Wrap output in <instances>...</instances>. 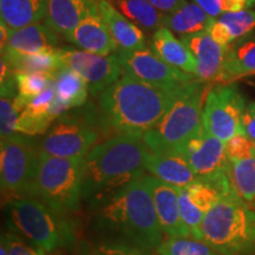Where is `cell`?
I'll return each instance as SVG.
<instances>
[{
  "instance_id": "6da1fadb",
  "label": "cell",
  "mask_w": 255,
  "mask_h": 255,
  "mask_svg": "<svg viewBox=\"0 0 255 255\" xmlns=\"http://www.w3.org/2000/svg\"><path fill=\"white\" fill-rule=\"evenodd\" d=\"M144 175L91 207V227L100 240L121 241L148 252H157L164 233Z\"/></svg>"
},
{
  "instance_id": "7a4b0ae2",
  "label": "cell",
  "mask_w": 255,
  "mask_h": 255,
  "mask_svg": "<svg viewBox=\"0 0 255 255\" xmlns=\"http://www.w3.org/2000/svg\"><path fill=\"white\" fill-rule=\"evenodd\" d=\"M175 90H162L123 73L98 96L95 111L102 133L144 135L170 107Z\"/></svg>"
},
{
  "instance_id": "3957f363",
  "label": "cell",
  "mask_w": 255,
  "mask_h": 255,
  "mask_svg": "<svg viewBox=\"0 0 255 255\" xmlns=\"http://www.w3.org/2000/svg\"><path fill=\"white\" fill-rule=\"evenodd\" d=\"M149 155L143 133H121L95 145L84 158L82 200L91 208L143 176Z\"/></svg>"
},
{
  "instance_id": "277c9868",
  "label": "cell",
  "mask_w": 255,
  "mask_h": 255,
  "mask_svg": "<svg viewBox=\"0 0 255 255\" xmlns=\"http://www.w3.org/2000/svg\"><path fill=\"white\" fill-rule=\"evenodd\" d=\"M9 231L47 253L71 246L76 241L75 225L45 202L32 196L13 197L6 203Z\"/></svg>"
},
{
  "instance_id": "5b68a950",
  "label": "cell",
  "mask_w": 255,
  "mask_h": 255,
  "mask_svg": "<svg viewBox=\"0 0 255 255\" xmlns=\"http://www.w3.org/2000/svg\"><path fill=\"white\" fill-rule=\"evenodd\" d=\"M208 91V83L200 79L183 83L176 88L170 107L157 124L143 135L149 150H176L201 129L203 101H206Z\"/></svg>"
},
{
  "instance_id": "8992f818",
  "label": "cell",
  "mask_w": 255,
  "mask_h": 255,
  "mask_svg": "<svg viewBox=\"0 0 255 255\" xmlns=\"http://www.w3.org/2000/svg\"><path fill=\"white\" fill-rule=\"evenodd\" d=\"M201 234L202 240L221 255L254 254L255 210L233 188L205 215Z\"/></svg>"
},
{
  "instance_id": "52a82bcc",
  "label": "cell",
  "mask_w": 255,
  "mask_h": 255,
  "mask_svg": "<svg viewBox=\"0 0 255 255\" xmlns=\"http://www.w3.org/2000/svg\"><path fill=\"white\" fill-rule=\"evenodd\" d=\"M84 158H60L41 152L40 167L32 197L59 214L70 216L82 202Z\"/></svg>"
},
{
  "instance_id": "ba28073f",
  "label": "cell",
  "mask_w": 255,
  "mask_h": 255,
  "mask_svg": "<svg viewBox=\"0 0 255 255\" xmlns=\"http://www.w3.org/2000/svg\"><path fill=\"white\" fill-rule=\"evenodd\" d=\"M102 130L94 107L64 113L40 139V150L53 157L85 158L97 145Z\"/></svg>"
},
{
  "instance_id": "9c48e42d",
  "label": "cell",
  "mask_w": 255,
  "mask_h": 255,
  "mask_svg": "<svg viewBox=\"0 0 255 255\" xmlns=\"http://www.w3.org/2000/svg\"><path fill=\"white\" fill-rule=\"evenodd\" d=\"M40 139L15 133L0 142V183L13 197L32 196L40 167Z\"/></svg>"
},
{
  "instance_id": "30bf717a",
  "label": "cell",
  "mask_w": 255,
  "mask_h": 255,
  "mask_svg": "<svg viewBox=\"0 0 255 255\" xmlns=\"http://www.w3.org/2000/svg\"><path fill=\"white\" fill-rule=\"evenodd\" d=\"M246 104L237 85L231 83L216 85L206 96L202 111L203 128L210 135L227 143L240 131Z\"/></svg>"
},
{
  "instance_id": "8fae6325",
  "label": "cell",
  "mask_w": 255,
  "mask_h": 255,
  "mask_svg": "<svg viewBox=\"0 0 255 255\" xmlns=\"http://www.w3.org/2000/svg\"><path fill=\"white\" fill-rule=\"evenodd\" d=\"M58 57L60 69L66 68L77 73L94 97H98L123 75L117 52L103 56L84 50L58 49Z\"/></svg>"
},
{
  "instance_id": "7c38bea8",
  "label": "cell",
  "mask_w": 255,
  "mask_h": 255,
  "mask_svg": "<svg viewBox=\"0 0 255 255\" xmlns=\"http://www.w3.org/2000/svg\"><path fill=\"white\" fill-rule=\"evenodd\" d=\"M117 55L123 73L162 90H175L183 83L197 79L191 73L162 62L148 47L133 51L117 50Z\"/></svg>"
},
{
  "instance_id": "4fadbf2b",
  "label": "cell",
  "mask_w": 255,
  "mask_h": 255,
  "mask_svg": "<svg viewBox=\"0 0 255 255\" xmlns=\"http://www.w3.org/2000/svg\"><path fill=\"white\" fill-rule=\"evenodd\" d=\"M174 151L186 158L196 177L209 176L229 168L226 143L210 135L203 126Z\"/></svg>"
},
{
  "instance_id": "5bb4252c",
  "label": "cell",
  "mask_w": 255,
  "mask_h": 255,
  "mask_svg": "<svg viewBox=\"0 0 255 255\" xmlns=\"http://www.w3.org/2000/svg\"><path fill=\"white\" fill-rule=\"evenodd\" d=\"M144 177L151 191L156 214L164 234L168 238L191 235L181 220L178 203L180 188L165 183L150 174H145Z\"/></svg>"
},
{
  "instance_id": "9a60e30c",
  "label": "cell",
  "mask_w": 255,
  "mask_h": 255,
  "mask_svg": "<svg viewBox=\"0 0 255 255\" xmlns=\"http://www.w3.org/2000/svg\"><path fill=\"white\" fill-rule=\"evenodd\" d=\"M66 39L81 50L97 55L110 56L119 50L94 0L85 18Z\"/></svg>"
},
{
  "instance_id": "2e32d148",
  "label": "cell",
  "mask_w": 255,
  "mask_h": 255,
  "mask_svg": "<svg viewBox=\"0 0 255 255\" xmlns=\"http://www.w3.org/2000/svg\"><path fill=\"white\" fill-rule=\"evenodd\" d=\"M196 60V78L203 82H215L228 46H222L213 39L207 31L180 37Z\"/></svg>"
},
{
  "instance_id": "e0dca14e",
  "label": "cell",
  "mask_w": 255,
  "mask_h": 255,
  "mask_svg": "<svg viewBox=\"0 0 255 255\" xmlns=\"http://www.w3.org/2000/svg\"><path fill=\"white\" fill-rule=\"evenodd\" d=\"M102 19L109 28L119 50L146 49L145 34L141 28L121 13L108 0H94Z\"/></svg>"
},
{
  "instance_id": "ac0fdd59",
  "label": "cell",
  "mask_w": 255,
  "mask_h": 255,
  "mask_svg": "<svg viewBox=\"0 0 255 255\" xmlns=\"http://www.w3.org/2000/svg\"><path fill=\"white\" fill-rule=\"evenodd\" d=\"M146 173L177 188L189 186L196 178L186 158L176 151H150L146 162Z\"/></svg>"
},
{
  "instance_id": "d6986e66",
  "label": "cell",
  "mask_w": 255,
  "mask_h": 255,
  "mask_svg": "<svg viewBox=\"0 0 255 255\" xmlns=\"http://www.w3.org/2000/svg\"><path fill=\"white\" fill-rule=\"evenodd\" d=\"M251 75H255V37L246 36L228 46L215 82L229 84Z\"/></svg>"
},
{
  "instance_id": "ffe728a7",
  "label": "cell",
  "mask_w": 255,
  "mask_h": 255,
  "mask_svg": "<svg viewBox=\"0 0 255 255\" xmlns=\"http://www.w3.org/2000/svg\"><path fill=\"white\" fill-rule=\"evenodd\" d=\"M150 50L156 57L168 65L176 68L196 77V60L183 41L174 36L167 27L159 28L152 34Z\"/></svg>"
},
{
  "instance_id": "44dd1931",
  "label": "cell",
  "mask_w": 255,
  "mask_h": 255,
  "mask_svg": "<svg viewBox=\"0 0 255 255\" xmlns=\"http://www.w3.org/2000/svg\"><path fill=\"white\" fill-rule=\"evenodd\" d=\"M92 0H47L44 21L58 36L68 38L85 18Z\"/></svg>"
},
{
  "instance_id": "7402d4cb",
  "label": "cell",
  "mask_w": 255,
  "mask_h": 255,
  "mask_svg": "<svg viewBox=\"0 0 255 255\" xmlns=\"http://www.w3.org/2000/svg\"><path fill=\"white\" fill-rule=\"evenodd\" d=\"M254 31L255 9H242L222 14L213 19L207 30L213 39L222 46L232 45L235 40L250 36Z\"/></svg>"
},
{
  "instance_id": "603a6c76",
  "label": "cell",
  "mask_w": 255,
  "mask_h": 255,
  "mask_svg": "<svg viewBox=\"0 0 255 255\" xmlns=\"http://www.w3.org/2000/svg\"><path fill=\"white\" fill-rule=\"evenodd\" d=\"M58 34L46 24H33L30 26L11 30L5 50L19 53H36L57 50Z\"/></svg>"
},
{
  "instance_id": "cb8c5ba5",
  "label": "cell",
  "mask_w": 255,
  "mask_h": 255,
  "mask_svg": "<svg viewBox=\"0 0 255 255\" xmlns=\"http://www.w3.org/2000/svg\"><path fill=\"white\" fill-rule=\"evenodd\" d=\"M53 84L56 89L55 105L62 115L84 105L90 94L84 79L66 68L57 70L53 73Z\"/></svg>"
},
{
  "instance_id": "d4e9b609",
  "label": "cell",
  "mask_w": 255,
  "mask_h": 255,
  "mask_svg": "<svg viewBox=\"0 0 255 255\" xmlns=\"http://www.w3.org/2000/svg\"><path fill=\"white\" fill-rule=\"evenodd\" d=\"M46 6L47 0H0V17L11 30H18L45 19Z\"/></svg>"
},
{
  "instance_id": "484cf974",
  "label": "cell",
  "mask_w": 255,
  "mask_h": 255,
  "mask_svg": "<svg viewBox=\"0 0 255 255\" xmlns=\"http://www.w3.org/2000/svg\"><path fill=\"white\" fill-rule=\"evenodd\" d=\"M213 19L195 2L186 1L175 11L165 13L164 27L182 37L207 31Z\"/></svg>"
},
{
  "instance_id": "4316f807",
  "label": "cell",
  "mask_w": 255,
  "mask_h": 255,
  "mask_svg": "<svg viewBox=\"0 0 255 255\" xmlns=\"http://www.w3.org/2000/svg\"><path fill=\"white\" fill-rule=\"evenodd\" d=\"M110 2L143 32L154 34L164 27L165 13L159 12L148 0H110Z\"/></svg>"
},
{
  "instance_id": "83f0119b",
  "label": "cell",
  "mask_w": 255,
  "mask_h": 255,
  "mask_svg": "<svg viewBox=\"0 0 255 255\" xmlns=\"http://www.w3.org/2000/svg\"><path fill=\"white\" fill-rule=\"evenodd\" d=\"M0 91V136L1 138H7L18 133V120L26 102L19 96L15 75L1 83Z\"/></svg>"
},
{
  "instance_id": "f1b7e54d",
  "label": "cell",
  "mask_w": 255,
  "mask_h": 255,
  "mask_svg": "<svg viewBox=\"0 0 255 255\" xmlns=\"http://www.w3.org/2000/svg\"><path fill=\"white\" fill-rule=\"evenodd\" d=\"M1 56L7 60L9 68L17 72H46L55 73L60 69L58 49L36 53H19L4 50Z\"/></svg>"
},
{
  "instance_id": "f546056e",
  "label": "cell",
  "mask_w": 255,
  "mask_h": 255,
  "mask_svg": "<svg viewBox=\"0 0 255 255\" xmlns=\"http://www.w3.org/2000/svg\"><path fill=\"white\" fill-rule=\"evenodd\" d=\"M229 178L241 200L255 210V157L229 162Z\"/></svg>"
},
{
  "instance_id": "4dcf8cb0",
  "label": "cell",
  "mask_w": 255,
  "mask_h": 255,
  "mask_svg": "<svg viewBox=\"0 0 255 255\" xmlns=\"http://www.w3.org/2000/svg\"><path fill=\"white\" fill-rule=\"evenodd\" d=\"M157 253L158 255H221L206 241L191 235L168 238L162 242Z\"/></svg>"
},
{
  "instance_id": "1f68e13d",
  "label": "cell",
  "mask_w": 255,
  "mask_h": 255,
  "mask_svg": "<svg viewBox=\"0 0 255 255\" xmlns=\"http://www.w3.org/2000/svg\"><path fill=\"white\" fill-rule=\"evenodd\" d=\"M14 75L19 96L26 103L27 101L33 98L34 96L39 95L53 83V73L17 72Z\"/></svg>"
},
{
  "instance_id": "d6a6232c",
  "label": "cell",
  "mask_w": 255,
  "mask_h": 255,
  "mask_svg": "<svg viewBox=\"0 0 255 255\" xmlns=\"http://www.w3.org/2000/svg\"><path fill=\"white\" fill-rule=\"evenodd\" d=\"M178 203H180V215L183 225L186 226L191 237L202 240L201 234V226H202L205 213H202L197 207L191 202L188 196L186 188H180L178 195Z\"/></svg>"
},
{
  "instance_id": "836d02e7",
  "label": "cell",
  "mask_w": 255,
  "mask_h": 255,
  "mask_svg": "<svg viewBox=\"0 0 255 255\" xmlns=\"http://www.w3.org/2000/svg\"><path fill=\"white\" fill-rule=\"evenodd\" d=\"M209 17L219 18L229 12H239L255 6V0H193Z\"/></svg>"
},
{
  "instance_id": "e575fe53",
  "label": "cell",
  "mask_w": 255,
  "mask_h": 255,
  "mask_svg": "<svg viewBox=\"0 0 255 255\" xmlns=\"http://www.w3.org/2000/svg\"><path fill=\"white\" fill-rule=\"evenodd\" d=\"M226 152L229 162L244 161L255 157V142L242 133H237L226 143Z\"/></svg>"
},
{
  "instance_id": "d590c367",
  "label": "cell",
  "mask_w": 255,
  "mask_h": 255,
  "mask_svg": "<svg viewBox=\"0 0 255 255\" xmlns=\"http://www.w3.org/2000/svg\"><path fill=\"white\" fill-rule=\"evenodd\" d=\"M92 253L95 255H152V252L114 240H100L95 245Z\"/></svg>"
},
{
  "instance_id": "8d00e7d4",
  "label": "cell",
  "mask_w": 255,
  "mask_h": 255,
  "mask_svg": "<svg viewBox=\"0 0 255 255\" xmlns=\"http://www.w3.org/2000/svg\"><path fill=\"white\" fill-rule=\"evenodd\" d=\"M4 234L7 240L11 255H49L47 252L33 246L13 232H4Z\"/></svg>"
},
{
  "instance_id": "74e56055",
  "label": "cell",
  "mask_w": 255,
  "mask_h": 255,
  "mask_svg": "<svg viewBox=\"0 0 255 255\" xmlns=\"http://www.w3.org/2000/svg\"><path fill=\"white\" fill-rule=\"evenodd\" d=\"M239 133L246 135L255 142V102H250L246 104L244 114H242Z\"/></svg>"
},
{
  "instance_id": "f35d334b",
  "label": "cell",
  "mask_w": 255,
  "mask_h": 255,
  "mask_svg": "<svg viewBox=\"0 0 255 255\" xmlns=\"http://www.w3.org/2000/svg\"><path fill=\"white\" fill-rule=\"evenodd\" d=\"M148 1L162 13H170L184 4L187 0H148Z\"/></svg>"
},
{
  "instance_id": "ab89813d",
  "label": "cell",
  "mask_w": 255,
  "mask_h": 255,
  "mask_svg": "<svg viewBox=\"0 0 255 255\" xmlns=\"http://www.w3.org/2000/svg\"><path fill=\"white\" fill-rule=\"evenodd\" d=\"M0 33H1V38H0V50H5L6 45H7L9 39V33H11V28L6 25L4 21L0 20Z\"/></svg>"
},
{
  "instance_id": "60d3db41",
  "label": "cell",
  "mask_w": 255,
  "mask_h": 255,
  "mask_svg": "<svg viewBox=\"0 0 255 255\" xmlns=\"http://www.w3.org/2000/svg\"><path fill=\"white\" fill-rule=\"evenodd\" d=\"M0 255H11L9 254L8 244H7V240H6L4 232L1 233V240H0Z\"/></svg>"
},
{
  "instance_id": "b9f144b4",
  "label": "cell",
  "mask_w": 255,
  "mask_h": 255,
  "mask_svg": "<svg viewBox=\"0 0 255 255\" xmlns=\"http://www.w3.org/2000/svg\"><path fill=\"white\" fill-rule=\"evenodd\" d=\"M85 255H95V254L91 252V253H88V254H85Z\"/></svg>"
},
{
  "instance_id": "7bdbcfd3",
  "label": "cell",
  "mask_w": 255,
  "mask_h": 255,
  "mask_svg": "<svg viewBox=\"0 0 255 255\" xmlns=\"http://www.w3.org/2000/svg\"><path fill=\"white\" fill-rule=\"evenodd\" d=\"M108 1H110V0H108Z\"/></svg>"
}]
</instances>
